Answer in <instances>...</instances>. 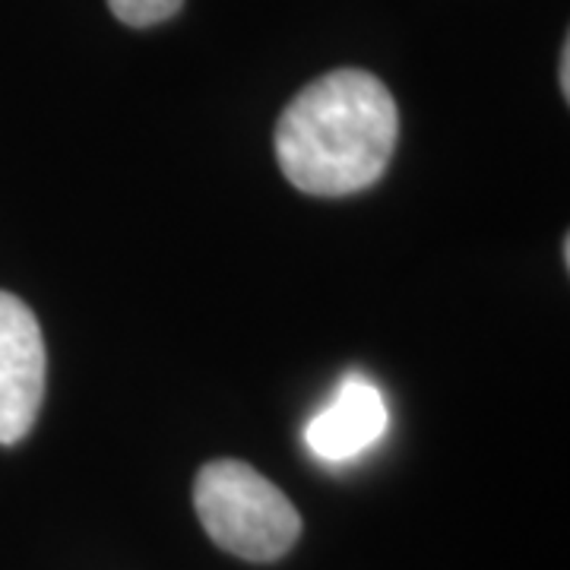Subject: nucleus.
<instances>
[{"mask_svg":"<svg viewBox=\"0 0 570 570\" xmlns=\"http://www.w3.org/2000/svg\"><path fill=\"white\" fill-rule=\"evenodd\" d=\"M400 137L390 89L343 67L305 86L276 124V163L311 197H346L387 171Z\"/></svg>","mask_w":570,"mask_h":570,"instance_id":"f257e3e1","label":"nucleus"},{"mask_svg":"<svg viewBox=\"0 0 570 570\" xmlns=\"http://www.w3.org/2000/svg\"><path fill=\"white\" fill-rule=\"evenodd\" d=\"M194 508L209 539L245 561H276L302 535L295 504L242 460L206 463L194 482Z\"/></svg>","mask_w":570,"mask_h":570,"instance_id":"f03ea898","label":"nucleus"},{"mask_svg":"<svg viewBox=\"0 0 570 570\" xmlns=\"http://www.w3.org/2000/svg\"><path fill=\"white\" fill-rule=\"evenodd\" d=\"M45 340L36 314L10 292H0V444H20L45 400Z\"/></svg>","mask_w":570,"mask_h":570,"instance_id":"7ed1b4c3","label":"nucleus"},{"mask_svg":"<svg viewBox=\"0 0 570 570\" xmlns=\"http://www.w3.org/2000/svg\"><path fill=\"white\" fill-rule=\"evenodd\" d=\"M384 431H387V403L381 390L352 374L333 396V403H326L324 412H317L307 422L305 444L326 463H343L374 448L384 438Z\"/></svg>","mask_w":570,"mask_h":570,"instance_id":"20e7f679","label":"nucleus"},{"mask_svg":"<svg viewBox=\"0 0 570 570\" xmlns=\"http://www.w3.org/2000/svg\"><path fill=\"white\" fill-rule=\"evenodd\" d=\"M108 7L124 26L146 29V26L171 20L184 7V0H108Z\"/></svg>","mask_w":570,"mask_h":570,"instance_id":"39448f33","label":"nucleus"},{"mask_svg":"<svg viewBox=\"0 0 570 570\" xmlns=\"http://www.w3.org/2000/svg\"><path fill=\"white\" fill-rule=\"evenodd\" d=\"M561 92H564V99L570 96V41H564V48H561Z\"/></svg>","mask_w":570,"mask_h":570,"instance_id":"423d86ee","label":"nucleus"}]
</instances>
